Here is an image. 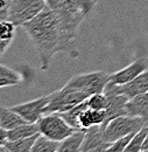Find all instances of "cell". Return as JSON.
<instances>
[{
    "mask_svg": "<svg viewBox=\"0 0 148 152\" xmlns=\"http://www.w3.org/2000/svg\"><path fill=\"white\" fill-rule=\"evenodd\" d=\"M21 27L36 49L41 68L47 70L53 56L63 50L62 27L57 13L46 6L37 15Z\"/></svg>",
    "mask_w": 148,
    "mask_h": 152,
    "instance_id": "cell-1",
    "label": "cell"
},
{
    "mask_svg": "<svg viewBox=\"0 0 148 152\" xmlns=\"http://www.w3.org/2000/svg\"><path fill=\"white\" fill-rule=\"evenodd\" d=\"M46 5L54 10L61 21L63 35V53L71 57L78 55L76 50L77 31L81 22L91 12L97 0H44Z\"/></svg>",
    "mask_w": 148,
    "mask_h": 152,
    "instance_id": "cell-2",
    "label": "cell"
},
{
    "mask_svg": "<svg viewBox=\"0 0 148 152\" xmlns=\"http://www.w3.org/2000/svg\"><path fill=\"white\" fill-rule=\"evenodd\" d=\"M89 97L86 93L79 91L74 88H69L63 86L62 89L56 90L48 95V104L44 108V115L54 114V113H64L76 107L77 104L82 103Z\"/></svg>",
    "mask_w": 148,
    "mask_h": 152,
    "instance_id": "cell-3",
    "label": "cell"
},
{
    "mask_svg": "<svg viewBox=\"0 0 148 152\" xmlns=\"http://www.w3.org/2000/svg\"><path fill=\"white\" fill-rule=\"evenodd\" d=\"M144 126H146V124L142 118L127 115L119 116L110 121L109 124L104 128V139L112 145V143H114L117 139L131 133H136Z\"/></svg>",
    "mask_w": 148,
    "mask_h": 152,
    "instance_id": "cell-4",
    "label": "cell"
},
{
    "mask_svg": "<svg viewBox=\"0 0 148 152\" xmlns=\"http://www.w3.org/2000/svg\"><path fill=\"white\" fill-rule=\"evenodd\" d=\"M109 74L105 72H91L74 75L64 84L65 87L74 88L79 91L92 95L97 93H104V89L109 82Z\"/></svg>",
    "mask_w": 148,
    "mask_h": 152,
    "instance_id": "cell-5",
    "label": "cell"
},
{
    "mask_svg": "<svg viewBox=\"0 0 148 152\" xmlns=\"http://www.w3.org/2000/svg\"><path fill=\"white\" fill-rule=\"evenodd\" d=\"M36 124L38 132L56 142H62L64 138L78 130L69 125L57 113L43 115Z\"/></svg>",
    "mask_w": 148,
    "mask_h": 152,
    "instance_id": "cell-6",
    "label": "cell"
},
{
    "mask_svg": "<svg viewBox=\"0 0 148 152\" xmlns=\"http://www.w3.org/2000/svg\"><path fill=\"white\" fill-rule=\"evenodd\" d=\"M46 6L44 0H11L8 20L17 27L22 26L37 15Z\"/></svg>",
    "mask_w": 148,
    "mask_h": 152,
    "instance_id": "cell-7",
    "label": "cell"
},
{
    "mask_svg": "<svg viewBox=\"0 0 148 152\" xmlns=\"http://www.w3.org/2000/svg\"><path fill=\"white\" fill-rule=\"evenodd\" d=\"M48 101V95L41 96L35 99L13 105L12 110L20 115L27 123H37V121L44 115V108L47 107Z\"/></svg>",
    "mask_w": 148,
    "mask_h": 152,
    "instance_id": "cell-8",
    "label": "cell"
},
{
    "mask_svg": "<svg viewBox=\"0 0 148 152\" xmlns=\"http://www.w3.org/2000/svg\"><path fill=\"white\" fill-rule=\"evenodd\" d=\"M148 69V57H140L133 61L125 68L113 73L109 76V81L114 84H125L134 80L138 75Z\"/></svg>",
    "mask_w": 148,
    "mask_h": 152,
    "instance_id": "cell-9",
    "label": "cell"
},
{
    "mask_svg": "<svg viewBox=\"0 0 148 152\" xmlns=\"http://www.w3.org/2000/svg\"><path fill=\"white\" fill-rule=\"evenodd\" d=\"M104 129L102 125H93L86 129L85 138L82 144L81 152H99V151H107L111 146L110 143H107L104 139Z\"/></svg>",
    "mask_w": 148,
    "mask_h": 152,
    "instance_id": "cell-10",
    "label": "cell"
},
{
    "mask_svg": "<svg viewBox=\"0 0 148 152\" xmlns=\"http://www.w3.org/2000/svg\"><path fill=\"white\" fill-rule=\"evenodd\" d=\"M112 83V82H111ZM113 89L117 94L126 96L128 99L133 98L134 96H138L140 94L148 93V69L138 75L134 80L125 84H114Z\"/></svg>",
    "mask_w": 148,
    "mask_h": 152,
    "instance_id": "cell-11",
    "label": "cell"
},
{
    "mask_svg": "<svg viewBox=\"0 0 148 152\" xmlns=\"http://www.w3.org/2000/svg\"><path fill=\"white\" fill-rule=\"evenodd\" d=\"M125 109L127 116L142 118L146 126H148V93L130 98L126 103Z\"/></svg>",
    "mask_w": 148,
    "mask_h": 152,
    "instance_id": "cell-12",
    "label": "cell"
},
{
    "mask_svg": "<svg viewBox=\"0 0 148 152\" xmlns=\"http://www.w3.org/2000/svg\"><path fill=\"white\" fill-rule=\"evenodd\" d=\"M85 129H78L70 136L64 138L62 142H59L58 152H77L81 151L82 144L85 138Z\"/></svg>",
    "mask_w": 148,
    "mask_h": 152,
    "instance_id": "cell-13",
    "label": "cell"
},
{
    "mask_svg": "<svg viewBox=\"0 0 148 152\" xmlns=\"http://www.w3.org/2000/svg\"><path fill=\"white\" fill-rule=\"evenodd\" d=\"M105 118H106V110H94L86 108L79 115V125L82 129L86 130L93 125L104 124Z\"/></svg>",
    "mask_w": 148,
    "mask_h": 152,
    "instance_id": "cell-14",
    "label": "cell"
},
{
    "mask_svg": "<svg viewBox=\"0 0 148 152\" xmlns=\"http://www.w3.org/2000/svg\"><path fill=\"white\" fill-rule=\"evenodd\" d=\"M23 123L27 122L14 110H12V108H5L0 105V126L6 130H11Z\"/></svg>",
    "mask_w": 148,
    "mask_h": 152,
    "instance_id": "cell-15",
    "label": "cell"
},
{
    "mask_svg": "<svg viewBox=\"0 0 148 152\" xmlns=\"http://www.w3.org/2000/svg\"><path fill=\"white\" fill-rule=\"evenodd\" d=\"M36 133H40L36 123H23L14 129L7 130V137H8V140H18V139L34 136Z\"/></svg>",
    "mask_w": 148,
    "mask_h": 152,
    "instance_id": "cell-16",
    "label": "cell"
},
{
    "mask_svg": "<svg viewBox=\"0 0 148 152\" xmlns=\"http://www.w3.org/2000/svg\"><path fill=\"white\" fill-rule=\"evenodd\" d=\"M86 108H89V107H88V101L85 99L82 103L77 104L76 107L71 108L70 110L64 111V113H59V116L69 125H71L73 128H75V129H82L81 125H79V115L82 114Z\"/></svg>",
    "mask_w": 148,
    "mask_h": 152,
    "instance_id": "cell-17",
    "label": "cell"
},
{
    "mask_svg": "<svg viewBox=\"0 0 148 152\" xmlns=\"http://www.w3.org/2000/svg\"><path fill=\"white\" fill-rule=\"evenodd\" d=\"M38 134L40 133H36L34 136L18 139V140H7V143L5 144V148L8 152H32V148Z\"/></svg>",
    "mask_w": 148,
    "mask_h": 152,
    "instance_id": "cell-18",
    "label": "cell"
},
{
    "mask_svg": "<svg viewBox=\"0 0 148 152\" xmlns=\"http://www.w3.org/2000/svg\"><path fill=\"white\" fill-rule=\"evenodd\" d=\"M59 142L53 140L43 134H38L32 148V152H56L58 151Z\"/></svg>",
    "mask_w": 148,
    "mask_h": 152,
    "instance_id": "cell-19",
    "label": "cell"
},
{
    "mask_svg": "<svg viewBox=\"0 0 148 152\" xmlns=\"http://www.w3.org/2000/svg\"><path fill=\"white\" fill-rule=\"evenodd\" d=\"M148 134V126H144L141 130H139L138 132L135 133L131 140V143L128 144V146L126 148V152H140L142 144L146 139Z\"/></svg>",
    "mask_w": 148,
    "mask_h": 152,
    "instance_id": "cell-20",
    "label": "cell"
},
{
    "mask_svg": "<svg viewBox=\"0 0 148 152\" xmlns=\"http://www.w3.org/2000/svg\"><path fill=\"white\" fill-rule=\"evenodd\" d=\"M88 107L90 109H94V110H106L107 107V98L104 93H97V94H92L88 98Z\"/></svg>",
    "mask_w": 148,
    "mask_h": 152,
    "instance_id": "cell-21",
    "label": "cell"
},
{
    "mask_svg": "<svg viewBox=\"0 0 148 152\" xmlns=\"http://www.w3.org/2000/svg\"><path fill=\"white\" fill-rule=\"evenodd\" d=\"M17 26L9 20H0V39L5 41H13Z\"/></svg>",
    "mask_w": 148,
    "mask_h": 152,
    "instance_id": "cell-22",
    "label": "cell"
},
{
    "mask_svg": "<svg viewBox=\"0 0 148 152\" xmlns=\"http://www.w3.org/2000/svg\"><path fill=\"white\" fill-rule=\"evenodd\" d=\"M135 133H131V134H127L125 137H121L119 139H117L114 143H112V145L109 148L107 151H114V152H123L126 150V148L128 146V144L131 143L133 136Z\"/></svg>",
    "mask_w": 148,
    "mask_h": 152,
    "instance_id": "cell-23",
    "label": "cell"
},
{
    "mask_svg": "<svg viewBox=\"0 0 148 152\" xmlns=\"http://www.w3.org/2000/svg\"><path fill=\"white\" fill-rule=\"evenodd\" d=\"M11 0H0V20H8V10Z\"/></svg>",
    "mask_w": 148,
    "mask_h": 152,
    "instance_id": "cell-24",
    "label": "cell"
},
{
    "mask_svg": "<svg viewBox=\"0 0 148 152\" xmlns=\"http://www.w3.org/2000/svg\"><path fill=\"white\" fill-rule=\"evenodd\" d=\"M19 82L17 80H13L11 77H7V76L0 75V88H4V87H11V86H15L18 84Z\"/></svg>",
    "mask_w": 148,
    "mask_h": 152,
    "instance_id": "cell-25",
    "label": "cell"
},
{
    "mask_svg": "<svg viewBox=\"0 0 148 152\" xmlns=\"http://www.w3.org/2000/svg\"><path fill=\"white\" fill-rule=\"evenodd\" d=\"M11 41H5L0 39V58L4 56V54L6 53V50L8 49V47L11 46Z\"/></svg>",
    "mask_w": 148,
    "mask_h": 152,
    "instance_id": "cell-26",
    "label": "cell"
},
{
    "mask_svg": "<svg viewBox=\"0 0 148 152\" xmlns=\"http://www.w3.org/2000/svg\"><path fill=\"white\" fill-rule=\"evenodd\" d=\"M8 137H7V130L4 129L2 126H0V148L5 146V144L7 143Z\"/></svg>",
    "mask_w": 148,
    "mask_h": 152,
    "instance_id": "cell-27",
    "label": "cell"
}]
</instances>
